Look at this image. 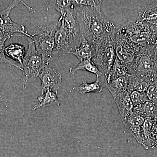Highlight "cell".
Masks as SVG:
<instances>
[{
	"instance_id": "obj_21",
	"label": "cell",
	"mask_w": 157,
	"mask_h": 157,
	"mask_svg": "<svg viewBox=\"0 0 157 157\" xmlns=\"http://www.w3.org/2000/svg\"><path fill=\"white\" fill-rule=\"evenodd\" d=\"M43 2L49 8L56 10L61 17L64 16L69 9L75 7L72 4V1H43Z\"/></svg>"
},
{
	"instance_id": "obj_7",
	"label": "cell",
	"mask_w": 157,
	"mask_h": 157,
	"mask_svg": "<svg viewBox=\"0 0 157 157\" xmlns=\"http://www.w3.org/2000/svg\"><path fill=\"white\" fill-rule=\"evenodd\" d=\"M20 2V1H14L6 9L0 11V39L6 41L12 37H30V34L26 30L25 26L14 22L10 17L11 11Z\"/></svg>"
},
{
	"instance_id": "obj_27",
	"label": "cell",
	"mask_w": 157,
	"mask_h": 157,
	"mask_svg": "<svg viewBox=\"0 0 157 157\" xmlns=\"http://www.w3.org/2000/svg\"><path fill=\"white\" fill-rule=\"evenodd\" d=\"M151 83L145 80H142L135 88V90L140 93H146Z\"/></svg>"
},
{
	"instance_id": "obj_20",
	"label": "cell",
	"mask_w": 157,
	"mask_h": 157,
	"mask_svg": "<svg viewBox=\"0 0 157 157\" xmlns=\"http://www.w3.org/2000/svg\"><path fill=\"white\" fill-rule=\"evenodd\" d=\"M153 119L147 118L143 124L142 129V142L143 145L146 149L151 147L153 134L152 126L153 124Z\"/></svg>"
},
{
	"instance_id": "obj_16",
	"label": "cell",
	"mask_w": 157,
	"mask_h": 157,
	"mask_svg": "<svg viewBox=\"0 0 157 157\" xmlns=\"http://www.w3.org/2000/svg\"><path fill=\"white\" fill-rule=\"evenodd\" d=\"M5 52L6 56L15 63H18L22 67L26 54L25 46L20 44H11L6 47Z\"/></svg>"
},
{
	"instance_id": "obj_10",
	"label": "cell",
	"mask_w": 157,
	"mask_h": 157,
	"mask_svg": "<svg viewBox=\"0 0 157 157\" xmlns=\"http://www.w3.org/2000/svg\"><path fill=\"white\" fill-rule=\"evenodd\" d=\"M147 118L143 113L132 110L123 121L129 133L134 137L138 143L141 144L143 142L142 127Z\"/></svg>"
},
{
	"instance_id": "obj_5",
	"label": "cell",
	"mask_w": 157,
	"mask_h": 157,
	"mask_svg": "<svg viewBox=\"0 0 157 157\" xmlns=\"http://www.w3.org/2000/svg\"><path fill=\"white\" fill-rule=\"evenodd\" d=\"M82 40L66 30L61 23L56 32L55 47L50 62L57 59L62 56L72 54L79 46Z\"/></svg>"
},
{
	"instance_id": "obj_6",
	"label": "cell",
	"mask_w": 157,
	"mask_h": 157,
	"mask_svg": "<svg viewBox=\"0 0 157 157\" xmlns=\"http://www.w3.org/2000/svg\"><path fill=\"white\" fill-rule=\"evenodd\" d=\"M145 24L137 21H128L119 27L117 33L137 48L148 45L151 39L150 33L145 29Z\"/></svg>"
},
{
	"instance_id": "obj_22",
	"label": "cell",
	"mask_w": 157,
	"mask_h": 157,
	"mask_svg": "<svg viewBox=\"0 0 157 157\" xmlns=\"http://www.w3.org/2000/svg\"><path fill=\"white\" fill-rule=\"evenodd\" d=\"M133 110L143 113L147 118H154L157 116V107L150 101H147L144 104L134 107Z\"/></svg>"
},
{
	"instance_id": "obj_14",
	"label": "cell",
	"mask_w": 157,
	"mask_h": 157,
	"mask_svg": "<svg viewBox=\"0 0 157 157\" xmlns=\"http://www.w3.org/2000/svg\"><path fill=\"white\" fill-rule=\"evenodd\" d=\"M122 122L129 115L134 108L130 94L125 91L119 95L114 99Z\"/></svg>"
},
{
	"instance_id": "obj_11",
	"label": "cell",
	"mask_w": 157,
	"mask_h": 157,
	"mask_svg": "<svg viewBox=\"0 0 157 157\" xmlns=\"http://www.w3.org/2000/svg\"><path fill=\"white\" fill-rule=\"evenodd\" d=\"M75 7L69 9L64 16H60L61 24L66 30L73 34L77 39L82 40L83 39L80 32V28L76 13Z\"/></svg>"
},
{
	"instance_id": "obj_18",
	"label": "cell",
	"mask_w": 157,
	"mask_h": 157,
	"mask_svg": "<svg viewBox=\"0 0 157 157\" xmlns=\"http://www.w3.org/2000/svg\"><path fill=\"white\" fill-rule=\"evenodd\" d=\"M132 74L126 65L121 63L116 58L111 70L109 72L105 73L104 82L109 81L112 78L121 76H126Z\"/></svg>"
},
{
	"instance_id": "obj_13",
	"label": "cell",
	"mask_w": 157,
	"mask_h": 157,
	"mask_svg": "<svg viewBox=\"0 0 157 157\" xmlns=\"http://www.w3.org/2000/svg\"><path fill=\"white\" fill-rule=\"evenodd\" d=\"M129 75L112 78L109 81L104 82L103 84L104 87L108 89L114 99L120 94L127 91Z\"/></svg>"
},
{
	"instance_id": "obj_15",
	"label": "cell",
	"mask_w": 157,
	"mask_h": 157,
	"mask_svg": "<svg viewBox=\"0 0 157 157\" xmlns=\"http://www.w3.org/2000/svg\"><path fill=\"white\" fill-rule=\"evenodd\" d=\"M80 61L86 59H92L94 56L95 48L94 45L83 39L78 48L72 53Z\"/></svg>"
},
{
	"instance_id": "obj_2",
	"label": "cell",
	"mask_w": 157,
	"mask_h": 157,
	"mask_svg": "<svg viewBox=\"0 0 157 157\" xmlns=\"http://www.w3.org/2000/svg\"><path fill=\"white\" fill-rule=\"evenodd\" d=\"M61 23V21L59 19L50 25L39 26L37 30L29 37L34 42L36 49L42 56L45 65H48L50 63L55 47L56 32Z\"/></svg>"
},
{
	"instance_id": "obj_25",
	"label": "cell",
	"mask_w": 157,
	"mask_h": 157,
	"mask_svg": "<svg viewBox=\"0 0 157 157\" xmlns=\"http://www.w3.org/2000/svg\"><path fill=\"white\" fill-rule=\"evenodd\" d=\"M72 4L75 7H93L102 11L103 1H72Z\"/></svg>"
},
{
	"instance_id": "obj_8",
	"label": "cell",
	"mask_w": 157,
	"mask_h": 157,
	"mask_svg": "<svg viewBox=\"0 0 157 157\" xmlns=\"http://www.w3.org/2000/svg\"><path fill=\"white\" fill-rule=\"evenodd\" d=\"M140 50L117 32L115 40L116 56L128 68L131 74L132 66Z\"/></svg>"
},
{
	"instance_id": "obj_17",
	"label": "cell",
	"mask_w": 157,
	"mask_h": 157,
	"mask_svg": "<svg viewBox=\"0 0 157 157\" xmlns=\"http://www.w3.org/2000/svg\"><path fill=\"white\" fill-rule=\"evenodd\" d=\"M104 86L101 82L99 78L97 77L94 82L88 83L86 80H82L81 84L74 86L73 89L82 94H85L88 93H99L103 90Z\"/></svg>"
},
{
	"instance_id": "obj_19",
	"label": "cell",
	"mask_w": 157,
	"mask_h": 157,
	"mask_svg": "<svg viewBox=\"0 0 157 157\" xmlns=\"http://www.w3.org/2000/svg\"><path fill=\"white\" fill-rule=\"evenodd\" d=\"M78 70H83L95 74L97 77L99 78L103 75V73L99 70L98 67L90 59H86L80 61L76 67L70 68L69 72L73 76V80L75 81V74Z\"/></svg>"
},
{
	"instance_id": "obj_12",
	"label": "cell",
	"mask_w": 157,
	"mask_h": 157,
	"mask_svg": "<svg viewBox=\"0 0 157 157\" xmlns=\"http://www.w3.org/2000/svg\"><path fill=\"white\" fill-rule=\"evenodd\" d=\"M36 101L38 103L33 107V110L49 107H59L60 104L58 94L49 90L41 91L40 96Z\"/></svg>"
},
{
	"instance_id": "obj_4",
	"label": "cell",
	"mask_w": 157,
	"mask_h": 157,
	"mask_svg": "<svg viewBox=\"0 0 157 157\" xmlns=\"http://www.w3.org/2000/svg\"><path fill=\"white\" fill-rule=\"evenodd\" d=\"M116 34L109 35L95 45L94 56L92 61L97 67L101 68L105 73L112 68L115 59Z\"/></svg>"
},
{
	"instance_id": "obj_9",
	"label": "cell",
	"mask_w": 157,
	"mask_h": 157,
	"mask_svg": "<svg viewBox=\"0 0 157 157\" xmlns=\"http://www.w3.org/2000/svg\"><path fill=\"white\" fill-rule=\"evenodd\" d=\"M39 77L41 82V91L49 90L58 94L61 86L62 76L57 70L45 65L42 68Z\"/></svg>"
},
{
	"instance_id": "obj_3",
	"label": "cell",
	"mask_w": 157,
	"mask_h": 157,
	"mask_svg": "<svg viewBox=\"0 0 157 157\" xmlns=\"http://www.w3.org/2000/svg\"><path fill=\"white\" fill-rule=\"evenodd\" d=\"M28 41V48L23 61L21 86L26 88L28 85L39 77L42 68L45 66L42 56L36 49L35 44L30 38L26 37Z\"/></svg>"
},
{
	"instance_id": "obj_23",
	"label": "cell",
	"mask_w": 157,
	"mask_h": 157,
	"mask_svg": "<svg viewBox=\"0 0 157 157\" xmlns=\"http://www.w3.org/2000/svg\"><path fill=\"white\" fill-rule=\"evenodd\" d=\"M6 42V40L0 39V64L5 63L9 67H15L22 71V67L21 66L17 65L14 61L9 59L6 57L5 52V49L6 48L5 43Z\"/></svg>"
},
{
	"instance_id": "obj_26",
	"label": "cell",
	"mask_w": 157,
	"mask_h": 157,
	"mask_svg": "<svg viewBox=\"0 0 157 157\" xmlns=\"http://www.w3.org/2000/svg\"><path fill=\"white\" fill-rule=\"evenodd\" d=\"M146 93L149 101L152 102L157 107V84H151Z\"/></svg>"
},
{
	"instance_id": "obj_1",
	"label": "cell",
	"mask_w": 157,
	"mask_h": 157,
	"mask_svg": "<svg viewBox=\"0 0 157 157\" xmlns=\"http://www.w3.org/2000/svg\"><path fill=\"white\" fill-rule=\"evenodd\" d=\"M74 10L82 35L94 46L117 32L119 27L109 21L101 10L88 6H76Z\"/></svg>"
},
{
	"instance_id": "obj_24",
	"label": "cell",
	"mask_w": 157,
	"mask_h": 157,
	"mask_svg": "<svg viewBox=\"0 0 157 157\" xmlns=\"http://www.w3.org/2000/svg\"><path fill=\"white\" fill-rule=\"evenodd\" d=\"M130 96L134 107L149 101L146 93H140L135 90L130 93Z\"/></svg>"
}]
</instances>
